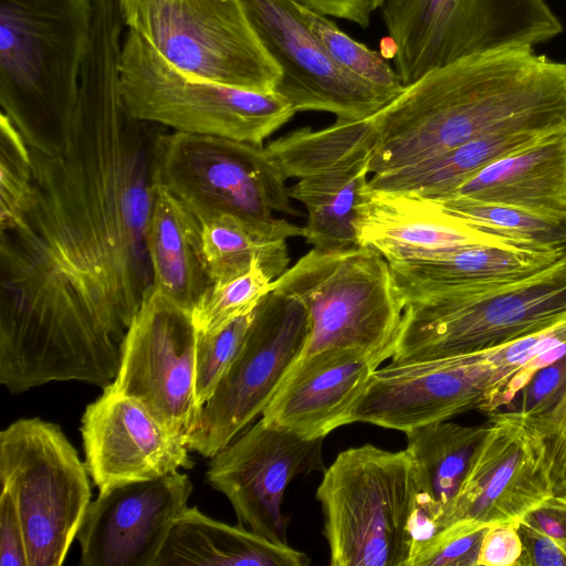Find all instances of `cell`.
<instances>
[{
    "label": "cell",
    "mask_w": 566,
    "mask_h": 566,
    "mask_svg": "<svg viewBox=\"0 0 566 566\" xmlns=\"http://www.w3.org/2000/svg\"><path fill=\"white\" fill-rule=\"evenodd\" d=\"M376 135L373 117L336 120L322 129L303 127L265 147L285 179L302 178L310 172L352 157L371 153Z\"/></svg>",
    "instance_id": "obj_30"
},
{
    "label": "cell",
    "mask_w": 566,
    "mask_h": 566,
    "mask_svg": "<svg viewBox=\"0 0 566 566\" xmlns=\"http://www.w3.org/2000/svg\"><path fill=\"white\" fill-rule=\"evenodd\" d=\"M485 530L452 524L417 536L408 566H476Z\"/></svg>",
    "instance_id": "obj_38"
},
{
    "label": "cell",
    "mask_w": 566,
    "mask_h": 566,
    "mask_svg": "<svg viewBox=\"0 0 566 566\" xmlns=\"http://www.w3.org/2000/svg\"><path fill=\"white\" fill-rule=\"evenodd\" d=\"M196 344L191 313L151 286L123 339L118 374L111 384L184 439L200 412L195 390Z\"/></svg>",
    "instance_id": "obj_13"
},
{
    "label": "cell",
    "mask_w": 566,
    "mask_h": 566,
    "mask_svg": "<svg viewBox=\"0 0 566 566\" xmlns=\"http://www.w3.org/2000/svg\"><path fill=\"white\" fill-rule=\"evenodd\" d=\"M558 130L523 125L502 128L416 164L374 175L368 188L439 200L493 161Z\"/></svg>",
    "instance_id": "obj_26"
},
{
    "label": "cell",
    "mask_w": 566,
    "mask_h": 566,
    "mask_svg": "<svg viewBox=\"0 0 566 566\" xmlns=\"http://www.w3.org/2000/svg\"><path fill=\"white\" fill-rule=\"evenodd\" d=\"M380 10L405 86L462 59L534 49L563 32L547 0H386Z\"/></svg>",
    "instance_id": "obj_7"
},
{
    "label": "cell",
    "mask_w": 566,
    "mask_h": 566,
    "mask_svg": "<svg viewBox=\"0 0 566 566\" xmlns=\"http://www.w3.org/2000/svg\"><path fill=\"white\" fill-rule=\"evenodd\" d=\"M523 552L517 525H492L483 535L476 566H518Z\"/></svg>",
    "instance_id": "obj_41"
},
{
    "label": "cell",
    "mask_w": 566,
    "mask_h": 566,
    "mask_svg": "<svg viewBox=\"0 0 566 566\" xmlns=\"http://www.w3.org/2000/svg\"><path fill=\"white\" fill-rule=\"evenodd\" d=\"M124 25L192 78L272 92L282 72L240 0H118Z\"/></svg>",
    "instance_id": "obj_9"
},
{
    "label": "cell",
    "mask_w": 566,
    "mask_h": 566,
    "mask_svg": "<svg viewBox=\"0 0 566 566\" xmlns=\"http://www.w3.org/2000/svg\"><path fill=\"white\" fill-rule=\"evenodd\" d=\"M377 175L511 126L566 128V62L512 49L462 59L406 85L371 116Z\"/></svg>",
    "instance_id": "obj_2"
},
{
    "label": "cell",
    "mask_w": 566,
    "mask_h": 566,
    "mask_svg": "<svg viewBox=\"0 0 566 566\" xmlns=\"http://www.w3.org/2000/svg\"><path fill=\"white\" fill-rule=\"evenodd\" d=\"M119 81L130 116L174 132L263 146L296 113L274 91H249L184 75L128 29L123 38Z\"/></svg>",
    "instance_id": "obj_8"
},
{
    "label": "cell",
    "mask_w": 566,
    "mask_h": 566,
    "mask_svg": "<svg viewBox=\"0 0 566 566\" xmlns=\"http://www.w3.org/2000/svg\"><path fill=\"white\" fill-rule=\"evenodd\" d=\"M566 316V251L551 266L496 286L431 294L406 303L392 361L492 349Z\"/></svg>",
    "instance_id": "obj_6"
},
{
    "label": "cell",
    "mask_w": 566,
    "mask_h": 566,
    "mask_svg": "<svg viewBox=\"0 0 566 566\" xmlns=\"http://www.w3.org/2000/svg\"><path fill=\"white\" fill-rule=\"evenodd\" d=\"M273 290L295 297L307 313L310 333L300 359L350 347L378 368L394 356L405 301L389 262L374 249H312L274 280Z\"/></svg>",
    "instance_id": "obj_5"
},
{
    "label": "cell",
    "mask_w": 566,
    "mask_h": 566,
    "mask_svg": "<svg viewBox=\"0 0 566 566\" xmlns=\"http://www.w3.org/2000/svg\"><path fill=\"white\" fill-rule=\"evenodd\" d=\"M0 481L18 509L28 566H60L91 503L85 462L61 428L21 418L0 432Z\"/></svg>",
    "instance_id": "obj_10"
},
{
    "label": "cell",
    "mask_w": 566,
    "mask_h": 566,
    "mask_svg": "<svg viewBox=\"0 0 566 566\" xmlns=\"http://www.w3.org/2000/svg\"><path fill=\"white\" fill-rule=\"evenodd\" d=\"M0 566H28L23 525L10 493L0 494Z\"/></svg>",
    "instance_id": "obj_42"
},
{
    "label": "cell",
    "mask_w": 566,
    "mask_h": 566,
    "mask_svg": "<svg viewBox=\"0 0 566 566\" xmlns=\"http://www.w3.org/2000/svg\"><path fill=\"white\" fill-rule=\"evenodd\" d=\"M433 201L467 224L492 237L538 247L566 248V221L507 205L462 197Z\"/></svg>",
    "instance_id": "obj_31"
},
{
    "label": "cell",
    "mask_w": 566,
    "mask_h": 566,
    "mask_svg": "<svg viewBox=\"0 0 566 566\" xmlns=\"http://www.w3.org/2000/svg\"><path fill=\"white\" fill-rule=\"evenodd\" d=\"M518 566H566V493H553L517 524Z\"/></svg>",
    "instance_id": "obj_36"
},
{
    "label": "cell",
    "mask_w": 566,
    "mask_h": 566,
    "mask_svg": "<svg viewBox=\"0 0 566 566\" xmlns=\"http://www.w3.org/2000/svg\"><path fill=\"white\" fill-rule=\"evenodd\" d=\"M200 223L212 282L238 275L255 263L276 280L290 268L287 239L303 237V228L281 218L261 223L222 214Z\"/></svg>",
    "instance_id": "obj_29"
},
{
    "label": "cell",
    "mask_w": 566,
    "mask_h": 566,
    "mask_svg": "<svg viewBox=\"0 0 566 566\" xmlns=\"http://www.w3.org/2000/svg\"><path fill=\"white\" fill-rule=\"evenodd\" d=\"M324 439L302 438L261 416L211 458L207 481L249 530L287 544L285 490L300 475L325 471Z\"/></svg>",
    "instance_id": "obj_15"
},
{
    "label": "cell",
    "mask_w": 566,
    "mask_h": 566,
    "mask_svg": "<svg viewBox=\"0 0 566 566\" xmlns=\"http://www.w3.org/2000/svg\"><path fill=\"white\" fill-rule=\"evenodd\" d=\"M322 14L352 21L367 28L374 11L373 0H297Z\"/></svg>",
    "instance_id": "obj_43"
},
{
    "label": "cell",
    "mask_w": 566,
    "mask_h": 566,
    "mask_svg": "<svg viewBox=\"0 0 566 566\" xmlns=\"http://www.w3.org/2000/svg\"><path fill=\"white\" fill-rule=\"evenodd\" d=\"M93 0H0V105L30 149L61 155L78 103Z\"/></svg>",
    "instance_id": "obj_3"
},
{
    "label": "cell",
    "mask_w": 566,
    "mask_h": 566,
    "mask_svg": "<svg viewBox=\"0 0 566 566\" xmlns=\"http://www.w3.org/2000/svg\"><path fill=\"white\" fill-rule=\"evenodd\" d=\"M122 21L94 18L70 139L31 150L34 200L1 231L0 382L20 394L52 381L106 387L153 286L147 235L165 127L127 112Z\"/></svg>",
    "instance_id": "obj_1"
},
{
    "label": "cell",
    "mask_w": 566,
    "mask_h": 566,
    "mask_svg": "<svg viewBox=\"0 0 566 566\" xmlns=\"http://www.w3.org/2000/svg\"><path fill=\"white\" fill-rule=\"evenodd\" d=\"M449 197L507 205L566 221V128L493 161L444 198Z\"/></svg>",
    "instance_id": "obj_23"
},
{
    "label": "cell",
    "mask_w": 566,
    "mask_h": 566,
    "mask_svg": "<svg viewBox=\"0 0 566 566\" xmlns=\"http://www.w3.org/2000/svg\"><path fill=\"white\" fill-rule=\"evenodd\" d=\"M85 465L99 491L193 465L184 438L111 384L87 405L81 426Z\"/></svg>",
    "instance_id": "obj_19"
},
{
    "label": "cell",
    "mask_w": 566,
    "mask_h": 566,
    "mask_svg": "<svg viewBox=\"0 0 566 566\" xmlns=\"http://www.w3.org/2000/svg\"><path fill=\"white\" fill-rule=\"evenodd\" d=\"M488 422L476 426L441 421L406 432L419 512L430 523L459 491Z\"/></svg>",
    "instance_id": "obj_28"
},
{
    "label": "cell",
    "mask_w": 566,
    "mask_h": 566,
    "mask_svg": "<svg viewBox=\"0 0 566 566\" xmlns=\"http://www.w3.org/2000/svg\"><path fill=\"white\" fill-rule=\"evenodd\" d=\"M483 352L378 367L354 403L348 424L408 432L482 406L491 380Z\"/></svg>",
    "instance_id": "obj_17"
},
{
    "label": "cell",
    "mask_w": 566,
    "mask_h": 566,
    "mask_svg": "<svg viewBox=\"0 0 566 566\" xmlns=\"http://www.w3.org/2000/svg\"><path fill=\"white\" fill-rule=\"evenodd\" d=\"M192 492L187 474L113 485L90 503L77 533L82 566H156Z\"/></svg>",
    "instance_id": "obj_18"
},
{
    "label": "cell",
    "mask_w": 566,
    "mask_h": 566,
    "mask_svg": "<svg viewBox=\"0 0 566 566\" xmlns=\"http://www.w3.org/2000/svg\"><path fill=\"white\" fill-rule=\"evenodd\" d=\"M377 367L361 350L339 347L300 359L262 417L305 439L325 438L348 416Z\"/></svg>",
    "instance_id": "obj_20"
},
{
    "label": "cell",
    "mask_w": 566,
    "mask_h": 566,
    "mask_svg": "<svg viewBox=\"0 0 566 566\" xmlns=\"http://www.w3.org/2000/svg\"><path fill=\"white\" fill-rule=\"evenodd\" d=\"M297 10L311 32L342 69L392 98L402 92L405 84L384 54L357 42L325 14L298 1Z\"/></svg>",
    "instance_id": "obj_32"
},
{
    "label": "cell",
    "mask_w": 566,
    "mask_h": 566,
    "mask_svg": "<svg viewBox=\"0 0 566 566\" xmlns=\"http://www.w3.org/2000/svg\"><path fill=\"white\" fill-rule=\"evenodd\" d=\"M308 556L243 526L187 507L175 521L156 566H306Z\"/></svg>",
    "instance_id": "obj_24"
},
{
    "label": "cell",
    "mask_w": 566,
    "mask_h": 566,
    "mask_svg": "<svg viewBox=\"0 0 566 566\" xmlns=\"http://www.w3.org/2000/svg\"><path fill=\"white\" fill-rule=\"evenodd\" d=\"M253 311L237 317L214 333L197 331L195 390L200 410L212 396L238 352L252 321Z\"/></svg>",
    "instance_id": "obj_37"
},
{
    "label": "cell",
    "mask_w": 566,
    "mask_h": 566,
    "mask_svg": "<svg viewBox=\"0 0 566 566\" xmlns=\"http://www.w3.org/2000/svg\"><path fill=\"white\" fill-rule=\"evenodd\" d=\"M273 282L260 263L238 275L212 282L191 313L197 331L214 333L252 312L273 290Z\"/></svg>",
    "instance_id": "obj_33"
},
{
    "label": "cell",
    "mask_w": 566,
    "mask_h": 566,
    "mask_svg": "<svg viewBox=\"0 0 566 566\" xmlns=\"http://www.w3.org/2000/svg\"><path fill=\"white\" fill-rule=\"evenodd\" d=\"M566 388V353L538 369L515 395L504 411L514 412L524 419L535 417L548 409Z\"/></svg>",
    "instance_id": "obj_39"
},
{
    "label": "cell",
    "mask_w": 566,
    "mask_h": 566,
    "mask_svg": "<svg viewBox=\"0 0 566 566\" xmlns=\"http://www.w3.org/2000/svg\"><path fill=\"white\" fill-rule=\"evenodd\" d=\"M565 251L566 248L499 240L389 264L406 305L431 294L496 286L527 277L551 266Z\"/></svg>",
    "instance_id": "obj_22"
},
{
    "label": "cell",
    "mask_w": 566,
    "mask_h": 566,
    "mask_svg": "<svg viewBox=\"0 0 566 566\" xmlns=\"http://www.w3.org/2000/svg\"><path fill=\"white\" fill-rule=\"evenodd\" d=\"M156 176L200 222L231 214L265 223L275 213L301 214L263 146L164 130L157 140Z\"/></svg>",
    "instance_id": "obj_11"
},
{
    "label": "cell",
    "mask_w": 566,
    "mask_h": 566,
    "mask_svg": "<svg viewBox=\"0 0 566 566\" xmlns=\"http://www.w3.org/2000/svg\"><path fill=\"white\" fill-rule=\"evenodd\" d=\"M332 566H408L418 492L406 450L346 449L316 490Z\"/></svg>",
    "instance_id": "obj_4"
},
{
    "label": "cell",
    "mask_w": 566,
    "mask_h": 566,
    "mask_svg": "<svg viewBox=\"0 0 566 566\" xmlns=\"http://www.w3.org/2000/svg\"><path fill=\"white\" fill-rule=\"evenodd\" d=\"M524 421L544 441L555 492L566 478V388L548 409Z\"/></svg>",
    "instance_id": "obj_40"
},
{
    "label": "cell",
    "mask_w": 566,
    "mask_h": 566,
    "mask_svg": "<svg viewBox=\"0 0 566 566\" xmlns=\"http://www.w3.org/2000/svg\"><path fill=\"white\" fill-rule=\"evenodd\" d=\"M34 175L31 150L9 119L0 114V228L8 231L20 226L34 200Z\"/></svg>",
    "instance_id": "obj_34"
},
{
    "label": "cell",
    "mask_w": 566,
    "mask_h": 566,
    "mask_svg": "<svg viewBox=\"0 0 566 566\" xmlns=\"http://www.w3.org/2000/svg\"><path fill=\"white\" fill-rule=\"evenodd\" d=\"M355 229L358 245L374 249L389 263L503 240L472 228L433 200L411 192L373 190L368 185L357 206Z\"/></svg>",
    "instance_id": "obj_21"
},
{
    "label": "cell",
    "mask_w": 566,
    "mask_h": 566,
    "mask_svg": "<svg viewBox=\"0 0 566 566\" xmlns=\"http://www.w3.org/2000/svg\"><path fill=\"white\" fill-rule=\"evenodd\" d=\"M264 49L280 66L274 92L295 112L365 119L394 98L342 69L311 32L297 0H240Z\"/></svg>",
    "instance_id": "obj_16"
},
{
    "label": "cell",
    "mask_w": 566,
    "mask_h": 566,
    "mask_svg": "<svg viewBox=\"0 0 566 566\" xmlns=\"http://www.w3.org/2000/svg\"><path fill=\"white\" fill-rule=\"evenodd\" d=\"M310 333L304 306L272 290L253 311L245 336L186 436L189 450L212 458L256 417L301 358Z\"/></svg>",
    "instance_id": "obj_12"
},
{
    "label": "cell",
    "mask_w": 566,
    "mask_h": 566,
    "mask_svg": "<svg viewBox=\"0 0 566 566\" xmlns=\"http://www.w3.org/2000/svg\"><path fill=\"white\" fill-rule=\"evenodd\" d=\"M564 343H566V316L545 328L484 350L483 354L492 374L480 410L491 413L502 407L505 389L521 368Z\"/></svg>",
    "instance_id": "obj_35"
},
{
    "label": "cell",
    "mask_w": 566,
    "mask_h": 566,
    "mask_svg": "<svg viewBox=\"0 0 566 566\" xmlns=\"http://www.w3.org/2000/svg\"><path fill=\"white\" fill-rule=\"evenodd\" d=\"M153 287L192 313L211 285L202 250L201 223L164 186H157L147 235Z\"/></svg>",
    "instance_id": "obj_25"
},
{
    "label": "cell",
    "mask_w": 566,
    "mask_h": 566,
    "mask_svg": "<svg viewBox=\"0 0 566 566\" xmlns=\"http://www.w3.org/2000/svg\"><path fill=\"white\" fill-rule=\"evenodd\" d=\"M554 493H566V478L563 482L557 486Z\"/></svg>",
    "instance_id": "obj_44"
},
{
    "label": "cell",
    "mask_w": 566,
    "mask_h": 566,
    "mask_svg": "<svg viewBox=\"0 0 566 566\" xmlns=\"http://www.w3.org/2000/svg\"><path fill=\"white\" fill-rule=\"evenodd\" d=\"M553 493L542 437L521 416L494 411L459 491L430 523L431 532L452 524L517 525Z\"/></svg>",
    "instance_id": "obj_14"
},
{
    "label": "cell",
    "mask_w": 566,
    "mask_h": 566,
    "mask_svg": "<svg viewBox=\"0 0 566 566\" xmlns=\"http://www.w3.org/2000/svg\"><path fill=\"white\" fill-rule=\"evenodd\" d=\"M371 153L316 169L289 187L291 198L307 213L303 238L321 251L358 247L355 220L361 192L368 185Z\"/></svg>",
    "instance_id": "obj_27"
}]
</instances>
